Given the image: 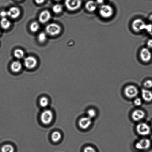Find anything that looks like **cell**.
<instances>
[{
    "label": "cell",
    "mask_w": 152,
    "mask_h": 152,
    "mask_svg": "<svg viewBox=\"0 0 152 152\" xmlns=\"http://www.w3.org/2000/svg\"><path fill=\"white\" fill-rule=\"evenodd\" d=\"M99 12L101 17L105 19L110 18L114 14V9L109 4H103L100 7Z\"/></svg>",
    "instance_id": "cell-1"
},
{
    "label": "cell",
    "mask_w": 152,
    "mask_h": 152,
    "mask_svg": "<svg viewBox=\"0 0 152 152\" xmlns=\"http://www.w3.org/2000/svg\"><path fill=\"white\" fill-rule=\"evenodd\" d=\"M147 24L141 19H136L132 22V28L134 31L139 32L145 30Z\"/></svg>",
    "instance_id": "cell-2"
},
{
    "label": "cell",
    "mask_w": 152,
    "mask_h": 152,
    "mask_svg": "<svg viewBox=\"0 0 152 152\" xmlns=\"http://www.w3.org/2000/svg\"><path fill=\"white\" fill-rule=\"evenodd\" d=\"M140 56L142 61L144 63H148L152 58V53L151 50L147 47L141 49L140 52Z\"/></svg>",
    "instance_id": "cell-3"
},
{
    "label": "cell",
    "mask_w": 152,
    "mask_h": 152,
    "mask_svg": "<svg viewBox=\"0 0 152 152\" xmlns=\"http://www.w3.org/2000/svg\"><path fill=\"white\" fill-rule=\"evenodd\" d=\"M61 31L60 26L56 23H50L47 25L46 31L48 35L55 36L60 33Z\"/></svg>",
    "instance_id": "cell-4"
},
{
    "label": "cell",
    "mask_w": 152,
    "mask_h": 152,
    "mask_svg": "<svg viewBox=\"0 0 152 152\" xmlns=\"http://www.w3.org/2000/svg\"><path fill=\"white\" fill-rule=\"evenodd\" d=\"M81 0H66L65 4L66 8L70 11L78 10L82 5Z\"/></svg>",
    "instance_id": "cell-5"
},
{
    "label": "cell",
    "mask_w": 152,
    "mask_h": 152,
    "mask_svg": "<svg viewBox=\"0 0 152 152\" xmlns=\"http://www.w3.org/2000/svg\"><path fill=\"white\" fill-rule=\"evenodd\" d=\"M124 94L126 97L129 99H132L136 97L138 94V91L135 86H129L125 88Z\"/></svg>",
    "instance_id": "cell-6"
},
{
    "label": "cell",
    "mask_w": 152,
    "mask_h": 152,
    "mask_svg": "<svg viewBox=\"0 0 152 152\" xmlns=\"http://www.w3.org/2000/svg\"><path fill=\"white\" fill-rule=\"evenodd\" d=\"M53 113L50 110H45L43 112L41 115V120L44 124H50L53 120Z\"/></svg>",
    "instance_id": "cell-7"
},
{
    "label": "cell",
    "mask_w": 152,
    "mask_h": 152,
    "mask_svg": "<svg viewBox=\"0 0 152 152\" xmlns=\"http://www.w3.org/2000/svg\"><path fill=\"white\" fill-rule=\"evenodd\" d=\"M136 129L138 133L142 136L148 135L150 132L149 126L145 123L139 124L137 126Z\"/></svg>",
    "instance_id": "cell-8"
},
{
    "label": "cell",
    "mask_w": 152,
    "mask_h": 152,
    "mask_svg": "<svg viewBox=\"0 0 152 152\" xmlns=\"http://www.w3.org/2000/svg\"><path fill=\"white\" fill-rule=\"evenodd\" d=\"M151 141L147 138H143L138 141L135 144V147L137 149L145 150L148 149L151 145Z\"/></svg>",
    "instance_id": "cell-9"
},
{
    "label": "cell",
    "mask_w": 152,
    "mask_h": 152,
    "mask_svg": "<svg viewBox=\"0 0 152 152\" xmlns=\"http://www.w3.org/2000/svg\"><path fill=\"white\" fill-rule=\"evenodd\" d=\"M91 119L88 117L82 118L79 120L78 123L80 127L83 129H88L91 124Z\"/></svg>",
    "instance_id": "cell-10"
},
{
    "label": "cell",
    "mask_w": 152,
    "mask_h": 152,
    "mask_svg": "<svg viewBox=\"0 0 152 152\" xmlns=\"http://www.w3.org/2000/svg\"><path fill=\"white\" fill-rule=\"evenodd\" d=\"M37 64L36 59L33 56H28L25 59V66L28 69H31L35 68Z\"/></svg>",
    "instance_id": "cell-11"
},
{
    "label": "cell",
    "mask_w": 152,
    "mask_h": 152,
    "mask_svg": "<svg viewBox=\"0 0 152 152\" xmlns=\"http://www.w3.org/2000/svg\"><path fill=\"white\" fill-rule=\"evenodd\" d=\"M145 116V113L141 110H136L132 113V118L135 121H138L142 120Z\"/></svg>",
    "instance_id": "cell-12"
},
{
    "label": "cell",
    "mask_w": 152,
    "mask_h": 152,
    "mask_svg": "<svg viewBox=\"0 0 152 152\" xmlns=\"http://www.w3.org/2000/svg\"><path fill=\"white\" fill-rule=\"evenodd\" d=\"M51 18V15L48 10H44L40 13L39 16V20L41 23H45L48 22Z\"/></svg>",
    "instance_id": "cell-13"
},
{
    "label": "cell",
    "mask_w": 152,
    "mask_h": 152,
    "mask_svg": "<svg viewBox=\"0 0 152 152\" xmlns=\"http://www.w3.org/2000/svg\"><path fill=\"white\" fill-rule=\"evenodd\" d=\"M98 4L96 1L90 0L86 3L85 7L87 11L92 12L95 11L97 8Z\"/></svg>",
    "instance_id": "cell-14"
},
{
    "label": "cell",
    "mask_w": 152,
    "mask_h": 152,
    "mask_svg": "<svg viewBox=\"0 0 152 152\" xmlns=\"http://www.w3.org/2000/svg\"><path fill=\"white\" fill-rule=\"evenodd\" d=\"M7 12V16L13 19H15L19 17L20 13L19 9L15 7H11Z\"/></svg>",
    "instance_id": "cell-15"
},
{
    "label": "cell",
    "mask_w": 152,
    "mask_h": 152,
    "mask_svg": "<svg viewBox=\"0 0 152 152\" xmlns=\"http://www.w3.org/2000/svg\"><path fill=\"white\" fill-rule=\"evenodd\" d=\"M142 99L147 102L152 101V92L148 89H142L141 91Z\"/></svg>",
    "instance_id": "cell-16"
},
{
    "label": "cell",
    "mask_w": 152,
    "mask_h": 152,
    "mask_svg": "<svg viewBox=\"0 0 152 152\" xmlns=\"http://www.w3.org/2000/svg\"><path fill=\"white\" fill-rule=\"evenodd\" d=\"M22 65L20 62L18 61H16L11 64L10 68L11 70L14 72H19L21 69Z\"/></svg>",
    "instance_id": "cell-17"
},
{
    "label": "cell",
    "mask_w": 152,
    "mask_h": 152,
    "mask_svg": "<svg viewBox=\"0 0 152 152\" xmlns=\"http://www.w3.org/2000/svg\"><path fill=\"white\" fill-rule=\"evenodd\" d=\"M0 24H1V28L4 29H8L11 25V23L10 20H8L7 18H2L1 19V22H0Z\"/></svg>",
    "instance_id": "cell-18"
},
{
    "label": "cell",
    "mask_w": 152,
    "mask_h": 152,
    "mask_svg": "<svg viewBox=\"0 0 152 152\" xmlns=\"http://www.w3.org/2000/svg\"><path fill=\"white\" fill-rule=\"evenodd\" d=\"M14 147L10 144H6L1 147V152H14Z\"/></svg>",
    "instance_id": "cell-19"
},
{
    "label": "cell",
    "mask_w": 152,
    "mask_h": 152,
    "mask_svg": "<svg viewBox=\"0 0 152 152\" xmlns=\"http://www.w3.org/2000/svg\"><path fill=\"white\" fill-rule=\"evenodd\" d=\"M61 138V135L58 132H53L51 135V139L53 142H58Z\"/></svg>",
    "instance_id": "cell-20"
},
{
    "label": "cell",
    "mask_w": 152,
    "mask_h": 152,
    "mask_svg": "<svg viewBox=\"0 0 152 152\" xmlns=\"http://www.w3.org/2000/svg\"><path fill=\"white\" fill-rule=\"evenodd\" d=\"M14 55L15 57L17 59H21L23 57L24 53L23 50L21 49H16L14 52Z\"/></svg>",
    "instance_id": "cell-21"
},
{
    "label": "cell",
    "mask_w": 152,
    "mask_h": 152,
    "mask_svg": "<svg viewBox=\"0 0 152 152\" xmlns=\"http://www.w3.org/2000/svg\"><path fill=\"white\" fill-rule=\"evenodd\" d=\"M30 28L32 32H36L39 29V25L37 22H34L31 24Z\"/></svg>",
    "instance_id": "cell-22"
},
{
    "label": "cell",
    "mask_w": 152,
    "mask_h": 152,
    "mask_svg": "<svg viewBox=\"0 0 152 152\" xmlns=\"http://www.w3.org/2000/svg\"><path fill=\"white\" fill-rule=\"evenodd\" d=\"M38 41L41 43L44 42L47 39V35L45 33L42 32L39 34L38 37Z\"/></svg>",
    "instance_id": "cell-23"
},
{
    "label": "cell",
    "mask_w": 152,
    "mask_h": 152,
    "mask_svg": "<svg viewBox=\"0 0 152 152\" xmlns=\"http://www.w3.org/2000/svg\"><path fill=\"white\" fill-rule=\"evenodd\" d=\"M40 104L41 107H45L48 105L49 101L48 99L46 97H43L40 99Z\"/></svg>",
    "instance_id": "cell-24"
},
{
    "label": "cell",
    "mask_w": 152,
    "mask_h": 152,
    "mask_svg": "<svg viewBox=\"0 0 152 152\" xmlns=\"http://www.w3.org/2000/svg\"><path fill=\"white\" fill-rule=\"evenodd\" d=\"M53 10L55 13H59L62 11V7L60 4H56L53 7Z\"/></svg>",
    "instance_id": "cell-25"
},
{
    "label": "cell",
    "mask_w": 152,
    "mask_h": 152,
    "mask_svg": "<svg viewBox=\"0 0 152 152\" xmlns=\"http://www.w3.org/2000/svg\"><path fill=\"white\" fill-rule=\"evenodd\" d=\"M87 115L88 117L91 119L96 116V112L94 110L91 109L87 111Z\"/></svg>",
    "instance_id": "cell-26"
},
{
    "label": "cell",
    "mask_w": 152,
    "mask_h": 152,
    "mask_svg": "<svg viewBox=\"0 0 152 152\" xmlns=\"http://www.w3.org/2000/svg\"><path fill=\"white\" fill-rule=\"evenodd\" d=\"M144 86L147 88H152V80H147L144 82Z\"/></svg>",
    "instance_id": "cell-27"
},
{
    "label": "cell",
    "mask_w": 152,
    "mask_h": 152,
    "mask_svg": "<svg viewBox=\"0 0 152 152\" xmlns=\"http://www.w3.org/2000/svg\"><path fill=\"white\" fill-rule=\"evenodd\" d=\"M145 30L150 35L152 36V23L147 24Z\"/></svg>",
    "instance_id": "cell-28"
},
{
    "label": "cell",
    "mask_w": 152,
    "mask_h": 152,
    "mask_svg": "<svg viewBox=\"0 0 152 152\" xmlns=\"http://www.w3.org/2000/svg\"><path fill=\"white\" fill-rule=\"evenodd\" d=\"M83 152H96L95 149L91 146H87L85 148Z\"/></svg>",
    "instance_id": "cell-29"
},
{
    "label": "cell",
    "mask_w": 152,
    "mask_h": 152,
    "mask_svg": "<svg viewBox=\"0 0 152 152\" xmlns=\"http://www.w3.org/2000/svg\"><path fill=\"white\" fill-rule=\"evenodd\" d=\"M134 104L137 106L141 105V104H142V101H141V98H135L134 101Z\"/></svg>",
    "instance_id": "cell-30"
},
{
    "label": "cell",
    "mask_w": 152,
    "mask_h": 152,
    "mask_svg": "<svg viewBox=\"0 0 152 152\" xmlns=\"http://www.w3.org/2000/svg\"><path fill=\"white\" fill-rule=\"evenodd\" d=\"M147 48L150 50H152V39H150L147 41Z\"/></svg>",
    "instance_id": "cell-31"
},
{
    "label": "cell",
    "mask_w": 152,
    "mask_h": 152,
    "mask_svg": "<svg viewBox=\"0 0 152 152\" xmlns=\"http://www.w3.org/2000/svg\"><path fill=\"white\" fill-rule=\"evenodd\" d=\"M0 16H1L2 18H6V16H7V12L5 11H2L0 13Z\"/></svg>",
    "instance_id": "cell-32"
},
{
    "label": "cell",
    "mask_w": 152,
    "mask_h": 152,
    "mask_svg": "<svg viewBox=\"0 0 152 152\" xmlns=\"http://www.w3.org/2000/svg\"><path fill=\"white\" fill-rule=\"evenodd\" d=\"M105 0H96V2L98 4H102Z\"/></svg>",
    "instance_id": "cell-33"
},
{
    "label": "cell",
    "mask_w": 152,
    "mask_h": 152,
    "mask_svg": "<svg viewBox=\"0 0 152 152\" xmlns=\"http://www.w3.org/2000/svg\"><path fill=\"white\" fill-rule=\"evenodd\" d=\"M45 1V0H35L36 2L38 4H42Z\"/></svg>",
    "instance_id": "cell-34"
},
{
    "label": "cell",
    "mask_w": 152,
    "mask_h": 152,
    "mask_svg": "<svg viewBox=\"0 0 152 152\" xmlns=\"http://www.w3.org/2000/svg\"><path fill=\"white\" fill-rule=\"evenodd\" d=\"M149 19L150 21L152 22V14L150 15L149 17Z\"/></svg>",
    "instance_id": "cell-35"
},
{
    "label": "cell",
    "mask_w": 152,
    "mask_h": 152,
    "mask_svg": "<svg viewBox=\"0 0 152 152\" xmlns=\"http://www.w3.org/2000/svg\"><path fill=\"white\" fill-rule=\"evenodd\" d=\"M55 1H61V0H55Z\"/></svg>",
    "instance_id": "cell-36"
},
{
    "label": "cell",
    "mask_w": 152,
    "mask_h": 152,
    "mask_svg": "<svg viewBox=\"0 0 152 152\" xmlns=\"http://www.w3.org/2000/svg\"><path fill=\"white\" fill-rule=\"evenodd\" d=\"M17 1H21V0H17Z\"/></svg>",
    "instance_id": "cell-37"
},
{
    "label": "cell",
    "mask_w": 152,
    "mask_h": 152,
    "mask_svg": "<svg viewBox=\"0 0 152 152\" xmlns=\"http://www.w3.org/2000/svg\"></svg>",
    "instance_id": "cell-38"
}]
</instances>
